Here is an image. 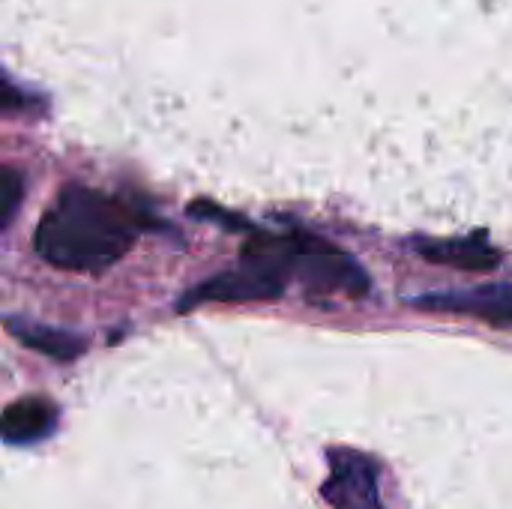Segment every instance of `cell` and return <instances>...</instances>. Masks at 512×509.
<instances>
[{"mask_svg":"<svg viewBox=\"0 0 512 509\" xmlns=\"http://www.w3.org/2000/svg\"><path fill=\"white\" fill-rule=\"evenodd\" d=\"M141 228V216L120 198L90 186H66L39 219L33 246L51 267L102 273L132 249Z\"/></svg>","mask_w":512,"mask_h":509,"instance_id":"obj_1","label":"cell"},{"mask_svg":"<svg viewBox=\"0 0 512 509\" xmlns=\"http://www.w3.org/2000/svg\"><path fill=\"white\" fill-rule=\"evenodd\" d=\"M288 276L300 279L315 294L330 291V294L363 297L369 291L366 270L348 252L330 246L321 237L303 234V231H291Z\"/></svg>","mask_w":512,"mask_h":509,"instance_id":"obj_2","label":"cell"},{"mask_svg":"<svg viewBox=\"0 0 512 509\" xmlns=\"http://www.w3.org/2000/svg\"><path fill=\"white\" fill-rule=\"evenodd\" d=\"M321 495L333 509H381L375 462L354 450H330V477Z\"/></svg>","mask_w":512,"mask_h":509,"instance_id":"obj_3","label":"cell"},{"mask_svg":"<svg viewBox=\"0 0 512 509\" xmlns=\"http://www.w3.org/2000/svg\"><path fill=\"white\" fill-rule=\"evenodd\" d=\"M285 294V282L276 276H267L249 264L240 261V267L225 270L201 285H195L192 291H186V297L180 300V312H186L189 306L216 300V303H237V300H276Z\"/></svg>","mask_w":512,"mask_h":509,"instance_id":"obj_4","label":"cell"},{"mask_svg":"<svg viewBox=\"0 0 512 509\" xmlns=\"http://www.w3.org/2000/svg\"><path fill=\"white\" fill-rule=\"evenodd\" d=\"M411 306L450 312V315H471L489 324H512V288L510 285H483L465 291H441L414 297Z\"/></svg>","mask_w":512,"mask_h":509,"instance_id":"obj_5","label":"cell"},{"mask_svg":"<svg viewBox=\"0 0 512 509\" xmlns=\"http://www.w3.org/2000/svg\"><path fill=\"white\" fill-rule=\"evenodd\" d=\"M414 249L426 261L471 270V273H486V270H495L501 264V252L492 243H486V237H480V234H474V237H450V240L417 237Z\"/></svg>","mask_w":512,"mask_h":509,"instance_id":"obj_6","label":"cell"},{"mask_svg":"<svg viewBox=\"0 0 512 509\" xmlns=\"http://www.w3.org/2000/svg\"><path fill=\"white\" fill-rule=\"evenodd\" d=\"M54 426H57V405L42 396H27V399L6 405L3 423H0L6 444L42 441L54 432Z\"/></svg>","mask_w":512,"mask_h":509,"instance_id":"obj_7","label":"cell"},{"mask_svg":"<svg viewBox=\"0 0 512 509\" xmlns=\"http://www.w3.org/2000/svg\"><path fill=\"white\" fill-rule=\"evenodd\" d=\"M6 330H9L21 345L39 351V354H45V357L63 360V363H72L75 357L84 354V339L75 336V333L57 330V327L33 324V321H24V318H6Z\"/></svg>","mask_w":512,"mask_h":509,"instance_id":"obj_8","label":"cell"},{"mask_svg":"<svg viewBox=\"0 0 512 509\" xmlns=\"http://www.w3.org/2000/svg\"><path fill=\"white\" fill-rule=\"evenodd\" d=\"M21 195H24V180L15 168H3L0 171V225L6 228L21 204Z\"/></svg>","mask_w":512,"mask_h":509,"instance_id":"obj_9","label":"cell"}]
</instances>
